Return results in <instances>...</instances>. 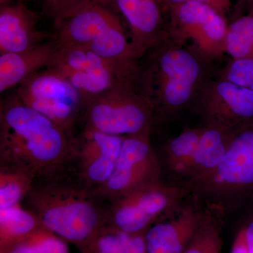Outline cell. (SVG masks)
Segmentation results:
<instances>
[{
  "label": "cell",
  "instance_id": "obj_1",
  "mask_svg": "<svg viewBox=\"0 0 253 253\" xmlns=\"http://www.w3.org/2000/svg\"><path fill=\"white\" fill-rule=\"evenodd\" d=\"M214 60L194 43L170 36L138 60V86L152 107L156 123L172 119L194 106L217 74Z\"/></svg>",
  "mask_w": 253,
  "mask_h": 253
},
{
  "label": "cell",
  "instance_id": "obj_2",
  "mask_svg": "<svg viewBox=\"0 0 253 253\" xmlns=\"http://www.w3.org/2000/svg\"><path fill=\"white\" fill-rule=\"evenodd\" d=\"M75 136L23 104L15 93L0 107L1 166L33 179L48 176L71 161Z\"/></svg>",
  "mask_w": 253,
  "mask_h": 253
},
{
  "label": "cell",
  "instance_id": "obj_3",
  "mask_svg": "<svg viewBox=\"0 0 253 253\" xmlns=\"http://www.w3.org/2000/svg\"><path fill=\"white\" fill-rule=\"evenodd\" d=\"M99 199L85 186L49 179L34 184L23 201L45 229L83 249L106 224L108 208Z\"/></svg>",
  "mask_w": 253,
  "mask_h": 253
},
{
  "label": "cell",
  "instance_id": "obj_4",
  "mask_svg": "<svg viewBox=\"0 0 253 253\" xmlns=\"http://www.w3.org/2000/svg\"><path fill=\"white\" fill-rule=\"evenodd\" d=\"M54 23L58 47L80 46L106 59L136 60L124 23L109 5L84 0Z\"/></svg>",
  "mask_w": 253,
  "mask_h": 253
},
{
  "label": "cell",
  "instance_id": "obj_5",
  "mask_svg": "<svg viewBox=\"0 0 253 253\" xmlns=\"http://www.w3.org/2000/svg\"><path fill=\"white\" fill-rule=\"evenodd\" d=\"M48 68L66 78L85 104L118 86L137 80L136 60L106 59L80 46L58 47Z\"/></svg>",
  "mask_w": 253,
  "mask_h": 253
},
{
  "label": "cell",
  "instance_id": "obj_6",
  "mask_svg": "<svg viewBox=\"0 0 253 253\" xmlns=\"http://www.w3.org/2000/svg\"><path fill=\"white\" fill-rule=\"evenodd\" d=\"M84 127L110 135L150 136L156 123L154 111L137 80L91 100L83 110Z\"/></svg>",
  "mask_w": 253,
  "mask_h": 253
},
{
  "label": "cell",
  "instance_id": "obj_7",
  "mask_svg": "<svg viewBox=\"0 0 253 253\" xmlns=\"http://www.w3.org/2000/svg\"><path fill=\"white\" fill-rule=\"evenodd\" d=\"M188 190L159 181L111 201L106 224L128 234H144L149 226L182 204Z\"/></svg>",
  "mask_w": 253,
  "mask_h": 253
},
{
  "label": "cell",
  "instance_id": "obj_8",
  "mask_svg": "<svg viewBox=\"0 0 253 253\" xmlns=\"http://www.w3.org/2000/svg\"><path fill=\"white\" fill-rule=\"evenodd\" d=\"M15 93L23 104L75 135L85 103L60 73L50 68L41 70L21 83Z\"/></svg>",
  "mask_w": 253,
  "mask_h": 253
},
{
  "label": "cell",
  "instance_id": "obj_9",
  "mask_svg": "<svg viewBox=\"0 0 253 253\" xmlns=\"http://www.w3.org/2000/svg\"><path fill=\"white\" fill-rule=\"evenodd\" d=\"M161 170L150 136H126L109 179L92 190L109 202L141 186L161 180Z\"/></svg>",
  "mask_w": 253,
  "mask_h": 253
},
{
  "label": "cell",
  "instance_id": "obj_10",
  "mask_svg": "<svg viewBox=\"0 0 253 253\" xmlns=\"http://www.w3.org/2000/svg\"><path fill=\"white\" fill-rule=\"evenodd\" d=\"M228 25L226 17L208 5L194 0H187L168 13L171 38L181 42L191 40L215 59L226 54Z\"/></svg>",
  "mask_w": 253,
  "mask_h": 253
},
{
  "label": "cell",
  "instance_id": "obj_11",
  "mask_svg": "<svg viewBox=\"0 0 253 253\" xmlns=\"http://www.w3.org/2000/svg\"><path fill=\"white\" fill-rule=\"evenodd\" d=\"M194 107L203 126L238 131L253 123V91L216 74L204 86Z\"/></svg>",
  "mask_w": 253,
  "mask_h": 253
},
{
  "label": "cell",
  "instance_id": "obj_12",
  "mask_svg": "<svg viewBox=\"0 0 253 253\" xmlns=\"http://www.w3.org/2000/svg\"><path fill=\"white\" fill-rule=\"evenodd\" d=\"M189 186L216 197L253 187V123L236 131L225 156L212 172Z\"/></svg>",
  "mask_w": 253,
  "mask_h": 253
},
{
  "label": "cell",
  "instance_id": "obj_13",
  "mask_svg": "<svg viewBox=\"0 0 253 253\" xmlns=\"http://www.w3.org/2000/svg\"><path fill=\"white\" fill-rule=\"evenodd\" d=\"M107 4L126 23L136 60L169 38L168 14L161 0H109Z\"/></svg>",
  "mask_w": 253,
  "mask_h": 253
},
{
  "label": "cell",
  "instance_id": "obj_14",
  "mask_svg": "<svg viewBox=\"0 0 253 253\" xmlns=\"http://www.w3.org/2000/svg\"><path fill=\"white\" fill-rule=\"evenodd\" d=\"M125 137L84 126L79 135L75 136L71 160L77 162L83 185L94 190L107 181L119 157Z\"/></svg>",
  "mask_w": 253,
  "mask_h": 253
},
{
  "label": "cell",
  "instance_id": "obj_15",
  "mask_svg": "<svg viewBox=\"0 0 253 253\" xmlns=\"http://www.w3.org/2000/svg\"><path fill=\"white\" fill-rule=\"evenodd\" d=\"M205 208L181 204L144 233L146 253H184L199 229Z\"/></svg>",
  "mask_w": 253,
  "mask_h": 253
},
{
  "label": "cell",
  "instance_id": "obj_16",
  "mask_svg": "<svg viewBox=\"0 0 253 253\" xmlns=\"http://www.w3.org/2000/svg\"><path fill=\"white\" fill-rule=\"evenodd\" d=\"M38 21L25 2L0 4V54L29 51L53 39L38 29Z\"/></svg>",
  "mask_w": 253,
  "mask_h": 253
},
{
  "label": "cell",
  "instance_id": "obj_17",
  "mask_svg": "<svg viewBox=\"0 0 253 253\" xmlns=\"http://www.w3.org/2000/svg\"><path fill=\"white\" fill-rule=\"evenodd\" d=\"M57 45L54 38L29 51L0 54V92L18 86L33 74L49 67Z\"/></svg>",
  "mask_w": 253,
  "mask_h": 253
},
{
  "label": "cell",
  "instance_id": "obj_18",
  "mask_svg": "<svg viewBox=\"0 0 253 253\" xmlns=\"http://www.w3.org/2000/svg\"><path fill=\"white\" fill-rule=\"evenodd\" d=\"M202 126L199 146L184 176L189 184L199 180L217 167L237 131L217 126Z\"/></svg>",
  "mask_w": 253,
  "mask_h": 253
},
{
  "label": "cell",
  "instance_id": "obj_19",
  "mask_svg": "<svg viewBox=\"0 0 253 253\" xmlns=\"http://www.w3.org/2000/svg\"><path fill=\"white\" fill-rule=\"evenodd\" d=\"M222 227V207L213 203L208 205L199 229L184 253H221Z\"/></svg>",
  "mask_w": 253,
  "mask_h": 253
},
{
  "label": "cell",
  "instance_id": "obj_20",
  "mask_svg": "<svg viewBox=\"0 0 253 253\" xmlns=\"http://www.w3.org/2000/svg\"><path fill=\"white\" fill-rule=\"evenodd\" d=\"M83 253H146L144 234H128L104 225L83 249Z\"/></svg>",
  "mask_w": 253,
  "mask_h": 253
},
{
  "label": "cell",
  "instance_id": "obj_21",
  "mask_svg": "<svg viewBox=\"0 0 253 253\" xmlns=\"http://www.w3.org/2000/svg\"><path fill=\"white\" fill-rule=\"evenodd\" d=\"M42 226L38 218L21 204L0 209V245L9 246Z\"/></svg>",
  "mask_w": 253,
  "mask_h": 253
},
{
  "label": "cell",
  "instance_id": "obj_22",
  "mask_svg": "<svg viewBox=\"0 0 253 253\" xmlns=\"http://www.w3.org/2000/svg\"><path fill=\"white\" fill-rule=\"evenodd\" d=\"M203 132V126L181 131L171 139L166 147V160L169 169L185 176L192 162Z\"/></svg>",
  "mask_w": 253,
  "mask_h": 253
},
{
  "label": "cell",
  "instance_id": "obj_23",
  "mask_svg": "<svg viewBox=\"0 0 253 253\" xmlns=\"http://www.w3.org/2000/svg\"><path fill=\"white\" fill-rule=\"evenodd\" d=\"M226 54L231 59L253 58V11L234 18L228 25Z\"/></svg>",
  "mask_w": 253,
  "mask_h": 253
},
{
  "label": "cell",
  "instance_id": "obj_24",
  "mask_svg": "<svg viewBox=\"0 0 253 253\" xmlns=\"http://www.w3.org/2000/svg\"><path fill=\"white\" fill-rule=\"evenodd\" d=\"M1 253H69L66 241L41 226L16 242L1 248Z\"/></svg>",
  "mask_w": 253,
  "mask_h": 253
},
{
  "label": "cell",
  "instance_id": "obj_25",
  "mask_svg": "<svg viewBox=\"0 0 253 253\" xmlns=\"http://www.w3.org/2000/svg\"><path fill=\"white\" fill-rule=\"evenodd\" d=\"M34 179L19 169L1 166L0 209L21 204L34 185Z\"/></svg>",
  "mask_w": 253,
  "mask_h": 253
},
{
  "label": "cell",
  "instance_id": "obj_26",
  "mask_svg": "<svg viewBox=\"0 0 253 253\" xmlns=\"http://www.w3.org/2000/svg\"><path fill=\"white\" fill-rule=\"evenodd\" d=\"M217 76L253 91V58L231 59L217 71Z\"/></svg>",
  "mask_w": 253,
  "mask_h": 253
},
{
  "label": "cell",
  "instance_id": "obj_27",
  "mask_svg": "<svg viewBox=\"0 0 253 253\" xmlns=\"http://www.w3.org/2000/svg\"><path fill=\"white\" fill-rule=\"evenodd\" d=\"M230 253H253V219L237 233Z\"/></svg>",
  "mask_w": 253,
  "mask_h": 253
},
{
  "label": "cell",
  "instance_id": "obj_28",
  "mask_svg": "<svg viewBox=\"0 0 253 253\" xmlns=\"http://www.w3.org/2000/svg\"><path fill=\"white\" fill-rule=\"evenodd\" d=\"M84 0H44L42 11L46 17L57 19Z\"/></svg>",
  "mask_w": 253,
  "mask_h": 253
},
{
  "label": "cell",
  "instance_id": "obj_29",
  "mask_svg": "<svg viewBox=\"0 0 253 253\" xmlns=\"http://www.w3.org/2000/svg\"><path fill=\"white\" fill-rule=\"evenodd\" d=\"M194 1H200L208 5L224 17H226V14L231 11V6H232L231 0H194Z\"/></svg>",
  "mask_w": 253,
  "mask_h": 253
},
{
  "label": "cell",
  "instance_id": "obj_30",
  "mask_svg": "<svg viewBox=\"0 0 253 253\" xmlns=\"http://www.w3.org/2000/svg\"><path fill=\"white\" fill-rule=\"evenodd\" d=\"M235 17L253 11V0H236Z\"/></svg>",
  "mask_w": 253,
  "mask_h": 253
},
{
  "label": "cell",
  "instance_id": "obj_31",
  "mask_svg": "<svg viewBox=\"0 0 253 253\" xmlns=\"http://www.w3.org/2000/svg\"><path fill=\"white\" fill-rule=\"evenodd\" d=\"M187 0H161L162 1L163 6H164L165 9H166V13L168 14L171 9L178 5L182 4V3L185 2Z\"/></svg>",
  "mask_w": 253,
  "mask_h": 253
},
{
  "label": "cell",
  "instance_id": "obj_32",
  "mask_svg": "<svg viewBox=\"0 0 253 253\" xmlns=\"http://www.w3.org/2000/svg\"><path fill=\"white\" fill-rule=\"evenodd\" d=\"M32 0H0V4H8V3L14 2V1H20V2H27Z\"/></svg>",
  "mask_w": 253,
  "mask_h": 253
},
{
  "label": "cell",
  "instance_id": "obj_33",
  "mask_svg": "<svg viewBox=\"0 0 253 253\" xmlns=\"http://www.w3.org/2000/svg\"><path fill=\"white\" fill-rule=\"evenodd\" d=\"M94 1H99V2L104 3V4H107V2L109 0H94Z\"/></svg>",
  "mask_w": 253,
  "mask_h": 253
}]
</instances>
